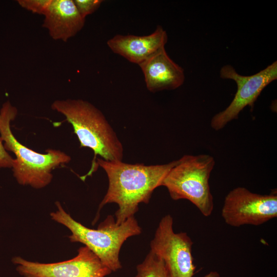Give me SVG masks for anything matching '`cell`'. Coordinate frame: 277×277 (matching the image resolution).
<instances>
[{"label": "cell", "mask_w": 277, "mask_h": 277, "mask_svg": "<svg viewBox=\"0 0 277 277\" xmlns=\"http://www.w3.org/2000/svg\"><path fill=\"white\" fill-rule=\"evenodd\" d=\"M177 160L162 165H145L111 162L97 159L96 164L106 173L109 182L106 194L97 213L108 203H116L115 222L120 225L134 216L140 203L148 204L153 191L162 186L164 179Z\"/></svg>", "instance_id": "6da1fadb"}, {"label": "cell", "mask_w": 277, "mask_h": 277, "mask_svg": "<svg viewBox=\"0 0 277 277\" xmlns=\"http://www.w3.org/2000/svg\"><path fill=\"white\" fill-rule=\"evenodd\" d=\"M17 108L10 101L5 102L0 110V137L6 150L15 155L12 168L17 182L39 189L49 185L52 179V171L69 163L71 157L65 152L48 149L41 153L21 143L11 129V122L17 115Z\"/></svg>", "instance_id": "7a4b0ae2"}, {"label": "cell", "mask_w": 277, "mask_h": 277, "mask_svg": "<svg viewBox=\"0 0 277 277\" xmlns=\"http://www.w3.org/2000/svg\"><path fill=\"white\" fill-rule=\"evenodd\" d=\"M51 108L65 116L80 147L94 152V161L99 155L107 161H123L122 143L104 114L92 104L82 99L57 100Z\"/></svg>", "instance_id": "3957f363"}, {"label": "cell", "mask_w": 277, "mask_h": 277, "mask_svg": "<svg viewBox=\"0 0 277 277\" xmlns=\"http://www.w3.org/2000/svg\"><path fill=\"white\" fill-rule=\"evenodd\" d=\"M57 210L50 213L54 221L65 226L71 232V242L81 243L87 247L111 271L122 268L119 253L122 245L129 238L140 234L141 228L134 216L118 225L112 215H108L96 229H90L73 219L55 202Z\"/></svg>", "instance_id": "277c9868"}, {"label": "cell", "mask_w": 277, "mask_h": 277, "mask_svg": "<svg viewBox=\"0 0 277 277\" xmlns=\"http://www.w3.org/2000/svg\"><path fill=\"white\" fill-rule=\"evenodd\" d=\"M214 165L210 155H184L166 174L162 186L167 189L172 200H187L204 216H209L214 208L209 179Z\"/></svg>", "instance_id": "5b68a950"}, {"label": "cell", "mask_w": 277, "mask_h": 277, "mask_svg": "<svg viewBox=\"0 0 277 277\" xmlns=\"http://www.w3.org/2000/svg\"><path fill=\"white\" fill-rule=\"evenodd\" d=\"M170 214L162 217L150 242V252L164 263L170 277H193L196 267L193 242L186 232L175 233Z\"/></svg>", "instance_id": "8992f818"}, {"label": "cell", "mask_w": 277, "mask_h": 277, "mask_svg": "<svg viewBox=\"0 0 277 277\" xmlns=\"http://www.w3.org/2000/svg\"><path fill=\"white\" fill-rule=\"evenodd\" d=\"M220 76L235 81L237 91L229 106L212 118L210 126L216 131L237 119L241 111L246 106H253L263 90L277 79V62H274L256 74L249 76L240 75L232 66L226 65L221 69Z\"/></svg>", "instance_id": "52a82bcc"}, {"label": "cell", "mask_w": 277, "mask_h": 277, "mask_svg": "<svg viewBox=\"0 0 277 277\" xmlns=\"http://www.w3.org/2000/svg\"><path fill=\"white\" fill-rule=\"evenodd\" d=\"M221 214L232 227L262 225L277 216L276 193L262 195L236 187L225 196Z\"/></svg>", "instance_id": "ba28073f"}, {"label": "cell", "mask_w": 277, "mask_h": 277, "mask_svg": "<svg viewBox=\"0 0 277 277\" xmlns=\"http://www.w3.org/2000/svg\"><path fill=\"white\" fill-rule=\"evenodd\" d=\"M12 261L22 277H106L112 271L87 247H81L77 254L68 260L43 263L21 256Z\"/></svg>", "instance_id": "9c48e42d"}, {"label": "cell", "mask_w": 277, "mask_h": 277, "mask_svg": "<svg viewBox=\"0 0 277 277\" xmlns=\"http://www.w3.org/2000/svg\"><path fill=\"white\" fill-rule=\"evenodd\" d=\"M138 65L147 89L151 92L177 89L185 81L184 69L169 56L165 47Z\"/></svg>", "instance_id": "30bf717a"}, {"label": "cell", "mask_w": 277, "mask_h": 277, "mask_svg": "<svg viewBox=\"0 0 277 277\" xmlns=\"http://www.w3.org/2000/svg\"><path fill=\"white\" fill-rule=\"evenodd\" d=\"M167 41L166 31L158 26L153 32L147 35L116 34L109 39L107 44L114 53L139 65L165 47Z\"/></svg>", "instance_id": "8fae6325"}, {"label": "cell", "mask_w": 277, "mask_h": 277, "mask_svg": "<svg viewBox=\"0 0 277 277\" xmlns=\"http://www.w3.org/2000/svg\"><path fill=\"white\" fill-rule=\"evenodd\" d=\"M42 27L54 40L67 42L84 27L85 18L78 12L73 0H51Z\"/></svg>", "instance_id": "7c38bea8"}, {"label": "cell", "mask_w": 277, "mask_h": 277, "mask_svg": "<svg viewBox=\"0 0 277 277\" xmlns=\"http://www.w3.org/2000/svg\"><path fill=\"white\" fill-rule=\"evenodd\" d=\"M136 271L134 277H170L163 261L150 251L137 265Z\"/></svg>", "instance_id": "4fadbf2b"}, {"label": "cell", "mask_w": 277, "mask_h": 277, "mask_svg": "<svg viewBox=\"0 0 277 277\" xmlns=\"http://www.w3.org/2000/svg\"><path fill=\"white\" fill-rule=\"evenodd\" d=\"M17 2L22 8L33 13L44 15L51 0H18Z\"/></svg>", "instance_id": "5bb4252c"}, {"label": "cell", "mask_w": 277, "mask_h": 277, "mask_svg": "<svg viewBox=\"0 0 277 277\" xmlns=\"http://www.w3.org/2000/svg\"><path fill=\"white\" fill-rule=\"evenodd\" d=\"M75 5L81 16L86 18L96 11L103 2L102 0H73Z\"/></svg>", "instance_id": "9a60e30c"}, {"label": "cell", "mask_w": 277, "mask_h": 277, "mask_svg": "<svg viewBox=\"0 0 277 277\" xmlns=\"http://www.w3.org/2000/svg\"><path fill=\"white\" fill-rule=\"evenodd\" d=\"M14 161V159L5 148L3 142L0 137V169L12 168Z\"/></svg>", "instance_id": "2e32d148"}, {"label": "cell", "mask_w": 277, "mask_h": 277, "mask_svg": "<svg viewBox=\"0 0 277 277\" xmlns=\"http://www.w3.org/2000/svg\"><path fill=\"white\" fill-rule=\"evenodd\" d=\"M204 277H220V274L215 271H211Z\"/></svg>", "instance_id": "e0dca14e"}]
</instances>
